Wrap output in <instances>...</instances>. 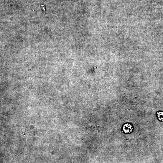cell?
<instances>
[{"instance_id": "obj_1", "label": "cell", "mask_w": 163, "mask_h": 163, "mask_svg": "<svg viewBox=\"0 0 163 163\" xmlns=\"http://www.w3.org/2000/svg\"><path fill=\"white\" fill-rule=\"evenodd\" d=\"M124 131L126 133H129L132 131V127L130 124H127L124 126Z\"/></svg>"}, {"instance_id": "obj_2", "label": "cell", "mask_w": 163, "mask_h": 163, "mask_svg": "<svg viewBox=\"0 0 163 163\" xmlns=\"http://www.w3.org/2000/svg\"><path fill=\"white\" fill-rule=\"evenodd\" d=\"M159 119V120H163V112H159L157 113Z\"/></svg>"}]
</instances>
